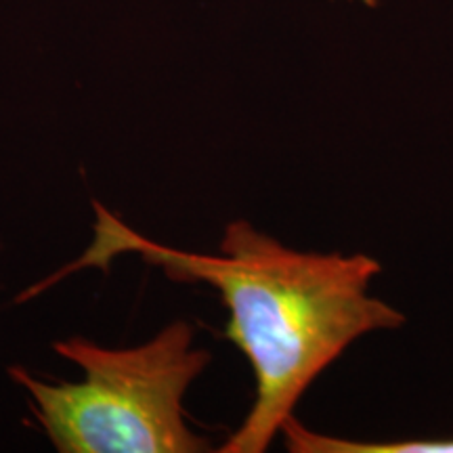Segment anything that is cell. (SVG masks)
I'll use <instances>...</instances> for the list:
<instances>
[{
    "instance_id": "cell-2",
    "label": "cell",
    "mask_w": 453,
    "mask_h": 453,
    "mask_svg": "<svg viewBox=\"0 0 453 453\" xmlns=\"http://www.w3.org/2000/svg\"><path fill=\"white\" fill-rule=\"evenodd\" d=\"M82 370V380H42L9 367L30 413L61 453H200L211 441L191 430L185 395L211 353L194 344V327L174 321L137 347L110 349L87 338L53 344Z\"/></svg>"
},
{
    "instance_id": "cell-1",
    "label": "cell",
    "mask_w": 453,
    "mask_h": 453,
    "mask_svg": "<svg viewBox=\"0 0 453 453\" xmlns=\"http://www.w3.org/2000/svg\"><path fill=\"white\" fill-rule=\"evenodd\" d=\"M95 206L97 242L76 267L137 252L170 280L206 283L223 298L225 336L250 361L254 401L220 453L267 451L311 384L350 344L405 326L399 309L372 294L382 267L367 254L294 250L248 220L225 226L217 254L187 252L147 240Z\"/></svg>"
},
{
    "instance_id": "cell-3",
    "label": "cell",
    "mask_w": 453,
    "mask_h": 453,
    "mask_svg": "<svg viewBox=\"0 0 453 453\" xmlns=\"http://www.w3.org/2000/svg\"><path fill=\"white\" fill-rule=\"evenodd\" d=\"M281 434L286 439L288 449L296 453H453V437L384 441V443L372 441L367 443V441L315 433V430L303 426L294 416L283 424Z\"/></svg>"
}]
</instances>
